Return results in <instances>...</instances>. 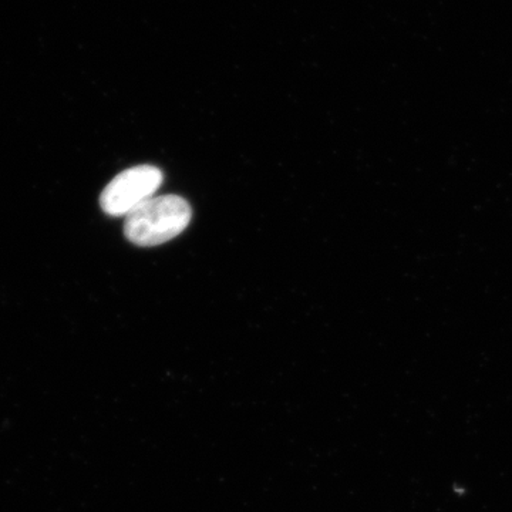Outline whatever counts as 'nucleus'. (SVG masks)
<instances>
[{
    "label": "nucleus",
    "instance_id": "nucleus-2",
    "mask_svg": "<svg viewBox=\"0 0 512 512\" xmlns=\"http://www.w3.org/2000/svg\"><path fill=\"white\" fill-rule=\"evenodd\" d=\"M164 175L153 165H137L114 177L100 195L101 210L111 217H127L154 197Z\"/></svg>",
    "mask_w": 512,
    "mask_h": 512
},
{
    "label": "nucleus",
    "instance_id": "nucleus-1",
    "mask_svg": "<svg viewBox=\"0 0 512 512\" xmlns=\"http://www.w3.org/2000/svg\"><path fill=\"white\" fill-rule=\"evenodd\" d=\"M191 218V205L183 197H153L127 215L124 235L138 247H157L184 232Z\"/></svg>",
    "mask_w": 512,
    "mask_h": 512
}]
</instances>
